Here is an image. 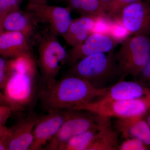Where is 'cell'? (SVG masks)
<instances>
[{
  "label": "cell",
  "instance_id": "1",
  "mask_svg": "<svg viewBox=\"0 0 150 150\" xmlns=\"http://www.w3.org/2000/svg\"><path fill=\"white\" fill-rule=\"evenodd\" d=\"M108 89L94 88L85 80L68 74L51 86L40 90L38 97L41 106L47 112L76 110L102 96Z\"/></svg>",
  "mask_w": 150,
  "mask_h": 150
},
{
  "label": "cell",
  "instance_id": "2",
  "mask_svg": "<svg viewBox=\"0 0 150 150\" xmlns=\"http://www.w3.org/2000/svg\"><path fill=\"white\" fill-rule=\"evenodd\" d=\"M68 74L87 81L94 88H109L122 78L113 51L92 54L70 67Z\"/></svg>",
  "mask_w": 150,
  "mask_h": 150
},
{
  "label": "cell",
  "instance_id": "3",
  "mask_svg": "<svg viewBox=\"0 0 150 150\" xmlns=\"http://www.w3.org/2000/svg\"><path fill=\"white\" fill-rule=\"evenodd\" d=\"M110 118L87 110H69L62 127L44 149L59 150L71 138L91 129L100 128Z\"/></svg>",
  "mask_w": 150,
  "mask_h": 150
},
{
  "label": "cell",
  "instance_id": "4",
  "mask_svg": "<svg viewBox=\"0 0 150 150\" xmlns=\"http://www.w3.org/2000/svg\"><path fill=\"white\" fill-rule=\"evenodd\" d=\"M115 55L123 79L137 75L150 60V40L144 35L127 37Z\"/></svg>",
  "mask_w": 150,
  "mask_h": 150
},
{
  "label": "cell",
  "instance_id": "5",
  "mask_svg": "<svg viewBox=\"0 0 150 150\" xmlns=\"http://www.w3.org/2000/svg\"><path fill=\"white\" fill-rule=\"evenodd\" d=\"M37 68L13 71L3 90L13 112L24 110L32 103L36 91Z\"/></svg>",
  "mask_w": 150,
  "mask_h": 150
},
{
  "label": "cell",
  "instance_id": "6",
  "mask_svg": "<svg viewBox=\"0 0 150 150\" xmlns=\"http://www.w3.org/2000/svg\"><path fill=\"white\" fill-rule=\"evenodd\" d=\"M56 36L53 33L45 36L38 47L39 64L46 88L56 82L61 65H64L67 55Z\"/></svg>",
  "mask_w": 150,
  "mask_h": 150
},
{
  "label": "cell",
  "instance_id": "7",
  "mask_svg": "<svg viewBox=\"0 0 150 150\" xmlns=\"http://www.w3.org/2000/svg\"><path fill=\"white\" fill-rule=\"evenodd\" d=\"M148 106L147 101L141 98L117 101L95 100L76 110H87L110 118H122L139 117L145 113Z\"/></svg>",
  "mask_w": 150,
  "mask_h": 150
},
{
  "label": "cell",
  "instance_id": "8",
  "mask_svg": "<svg viewBox=\"0 0 150 150\" xmlns=\"http://www.w3.org/2000/svg\"><path fill=\"white\" fill-rule=\"evenodd\" d=\"M28 10L38 22L48 24L56 35L63 36L73 20L69 8L49 5L43 2H31Z\"/></svg>",
  "mask_w": 150,
  "mask_h": 150
},
{
  "label": "cell",
  "instance_id": "9",
  "mask_svg": "<svg viewBox=\"0 0 150 150\" xmlns=\"http://www.w3.org/2000/svg\"><path fill=\"white\" fill-rule=\"evenodd\" d=\"M119 42V40L114 36L92 33L82 43L67 51L64 65L70 67L90 55L112 52Z\"/></svg>",
  "mask_w": 150,
  "mask_h": 150
},
{
  "label": "cell",
  "instance_id": "10",
  "mask_svg": "<svg viewBox=\"0 0 150 150\" xmlns=\"http://www.w3.org/2000/svg\"><path fill=\"white\" fill-rule=\"evenodd\" d=\"M69 110H56L38 118L33 131V140L29 150H43L64 122Z\"/></svg>",
  "mask_w": 150,
  "mask_h": 150
},
{
  "label": "cell",
  "instance_id": "11",
  "mask_svg": "<svg viewBox=\"0 0 150 150\" xmlns=\"http://www.w3.org/2000/svg\"><path fill=\"white\" fill-rule=\"evenodd\" d=\"M118 19L130 34L143 35L150 30V7L140 1L125 7Z\"/></svg>",
  "mask_w": 150,
  "mask_h": 150
},
{
  "label": "cell",
  "instance_id": "12",
  "mask_svg": "<svg viewBox=\"0 0 150 150\" xmlns=\"http://www.w3.org/2000/svg\"><path fill=\"white\" fill-rule=\"evenodd\" d=\"M38 117L34 113L8 128V150H29L33 140V131Z\"/></svg>",
  "mask_w": 150,
  "mask_h": 150
},
{
  "label": "cell",
  "instance_id": "13",
  "mask_svg": "<svg viewBox=\"0 0 150 150\" xmlns=\"http://www.w3.org/2000/svg\"><path fill=\"white\" fill-rule=\"evenodd\" d=\"M101 19L85 15L73 20L67 32L62 37L69 46L72 48L76 47L93 33L97 23Z\"/></svg>",
  "mask_w": 150,
  "mask_h": 150
},
{
  "label": "cell",
  "instance_id": "14",
  "mask_svg": "<svg viewBox=\"0 0 150 150\" xmlns=\"http://www.w3.org/2000/svg\"><path fill=\"white\" fill-rule=\"evenodd\" d=\"M38 23L29 12H25L18 9L6 16L3 26L4 30L21 33L28 40L34 34Z\"/></svg>",
  "mask_w": 150,
  "mask_h": 150
},
{
  "label": "cell",
  "instance_id": "15",
  "mask_svg": "<svg viewBox=\"0 0 150 150\" xmlns=\"http://www.w3.org/2000/svg\"><path fill=\"white\" fill-rule=\"evenodd\" d=\"M139 117L117 118L113 127L123 138H135L150 146V128L146 122L139 119Z\"/></svg>",
  "mask_w": 150,
  "mask_h": 150
},
{
  "label": "cell",
  "instance_id": "16",
  "mask_svg": "<svg viewBox=\"0 0 150 150\" xmlns=\"http://www.w3.org/2000/svg\"><path fill=\"white\" fill-rule=\"evenodd\" d=\"M145 92L144 89L139 84L125 79L121 80L108 88L105 93L97 100L117 101L138 99L141 98Z\"/></svg>",
  "mask_w": 150,
  "mask_h": 150
},
{
  "label": "cell",
  "instance_id": "17",
  "mask_svg": "<svg viewBox=\"0 0 150 150\" xmlns=\"http://www.w3.org/2000/svg\"><path fill=\"white\" fill-rule=\"evenodd\" d=\"M28 52V39L22 33L6 30L0 33V56L13 59Z\"/></svg>",
  "mask_w": 150,
  "mask_h": 150
},
{
  "label": "cell",
  "instance_id": "18",
  "mask_svg": "<svg viewBox=\"0 0 150 150\" xmlns=\"http://www.w3.org/2000/svg\"><path fill=\"white\" fill-rule=\"evenodd\" d=\"M120 136L109 120L97 133L87 150H118Z\"/></svg>",
  "mask_w": 150,
  "mask_h": 150
},
{
  "label": "cell",
  "instance_id": "19",
  "mask_svg": "<svg viewBox=\"0 0 150 150\" xmlns=\"http://www.w3.org/2000/svg\"><path fill=\"white\" fill-rule=\"evenodd\" d=\"M104 125L100 128L91 129L72 137L59 150H87L97 133Z\"/></svg>",
  "mask_w": 150,
  "mask_h": 150
},
{
  "label": "cell",
  "instance_id": "20",
  "mask_svg": "<svg viewBox=\"0 0 150 150\" xmlns=\"http://www.w3.org/2000/svg\"><path fill=\"white\" fill-rule=\"evenodd\" d=\"M81 14L103 18L107 17L106 11L99 0H79Z\"/></svg>",
  "mask_w": 150,
  "mask_h": 150
},
{
  "label": "cell",
  "instance_id": "21",
  "mask_svg": "<svg viewBox=\"0 0 150 150\" xmlns=\"http://www.w3.org/2000/svg\"><path fill=\"white\" fill-rule=\"evenodd\" d=\"M13 73L11 59L0 56V90L3 91Z\"/></svg>",
  "mask_w": 150,
  "mask_h": 150
},
{
  "label": "cell",
  "instance_id": "22",
  "mask_svg": "<svg viewBox=\"0 0 150 150\" xmlns=\"http://www.w3.org/2000/svg\"><path fill=\"white\" fill-rule=\"evenodd\" d=\"M140 0H112L108 6L107 13L112 17L118 18L120 13L125 7Z\"/></svg>",
  "mask_w": 150,
  "mask_h": 150
},
{
  "label": "cell",
  "instance_id": "23",
  "mask_svg": "<svg viewBox=\"0 0 150 150\" xmlns=\"http://www.w3.org/2000/svg\"><path fill=\"white\" fill-rule=\"evenodd\" d=\"M144 143L137 138H127L119 144L118 150H146Z\"/></svg>",
  "mask_w": 150,
  "mask_h": 150
},
{
  "label": "cell",
  "instance_id": "24",
  "mask_svg": "<svg viewBox=\"0 0 150 150\" xmlns=\"http://www.w3.org/2000/svg\"><path fill=\"white\" fill-rule=\"evenodd\" d=\"M22 0H0L1 13L7 14L11 12L19 9Z\"/></svg>",
  "mask_w": 150,
  "mask_h": 150
},
{
  "label": "cell",
  "instance_id": "25",
  "mask_svg": "<svg viewBox=\"0 0 150 150\" xmlns=\"http://www.w3.org/2000/svg\"><path fill=\"white\" fill-rule=\"evenodd\" d=\"M13 112V111L11 108L0 105V126H6V123Z\"/></svg>",
  "mask_w": 150,
  "mask_h": 150
},
{
  "label": "cell",
  "instance_id": "26",
  "mask_svg": "<svg viewBox=\"0 0 150 150\" xmlns=\"http://www.w3.org/2000/svg\"><path fill=\"white\" fill-rule=\"evenodd\" d=\"M9 141V134L8 131L7 133L0 138V150H8Z\"/></svg>",
  "mask_w": 150,
  "mask_h": 150
},
{
  "label": "cell",
  "instance_id": "27",
  "mask_svg": "<svg viewBox=\"0 0 150 150\" xmlns=\"http://www.w3.org/2000/svg\"><path fill=\"white\" fill-rule=\"evenodd\" d=\"M0 105L9 106L12 108V105L10 102L8 100L7 98L3 92L1 91V90H0Z\"/></svg>",
  "mask_w": 150,
  "mask_h": 150
},
{
  "label": "cell",
  "instance_id": "28",
  "mask_svg": "<svg viewBox=\"0 0 150 150\" xmlns=\"http://www.w3.org/2000/svg\"><path fill=\"white\" fill-rule=\"evenodd\" d=\"M141 72L144 77L150 79V60L145 65Z\"/></svg>",
  "mask_w": 150,
  "mask_h": 150
},
{
  "label": "cell",
  "instance_id": "29",
  "mask_svg": "<svg viewBox=\"0 0 150 150\" xmlns=\"http://www.w3.org/2000/svg\"><path fill=\"white\" fill-rule=\"evenodd\" d=\"M6 15L5 13H0V33L4 31L3 22H4V18Z\"/></svg>",
  "mask_w": 150,
  "mask_h": 150
},
{
  "label": "cell",
  "instance_id": "30",
  "mask_svg": "<svg viewBox=\"0 0 150 150\" xmlns=\"http://www.w3.org/2000/svg\"><path fill=\"white\" fill-rule=\"evenodd\" d=\"M8 131V128L6 126H0V138L5 135Z\"/></svg>",
  "mask_w": 150,
  "mask_h": 150
},
{
  "label": "cell",
  "instance_id": "31",
  "mask_svg": "<svg viewBox=\"0 0 150 150\" xmlns=\"http://www.w3.org/2000/svg\"><path fill=\"white\" fill-rule=\"evenodd\" d=\"M99 1L102 4L105 9L106 11V12H107L106 10H107L108 6V5L109 4L112 0H99Z\"/></svg>",
  "mask_w": 150,
  "mask_h": 150
},
{
  "label": "cell",
  "instance_id": "32",
  "mask_svg": "<svg viewBox=\"0 0 150 150\" xmlns=\"http://www.w3.org/2000/svg\"><path fill=\"white\" fill-rule=\"evenodd\" d=\"M147 121L148 124H149V126H150V115L148 117Z\"/></svg>",
  "mask_w": 150,
  "mask_h": 150
},
{
  "label": "cell",
  "instance_id": "33",
  "mask_svg": "<svg viewBox=\"0 0 150 150\" xmlns=\"http://www.w3.org/2000/svg\"><path fill=\"white\" fill-rule=\"evenodd\" d=\"M1 8H0V13H1Z\"/></svg>",
  "mask_w": 150,
  "mask_h": 150
}]
</instances>
